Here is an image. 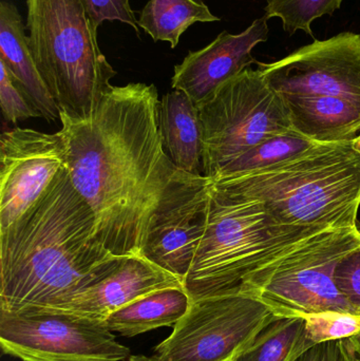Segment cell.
<instances>
[{
    "instance_id": "cell-14",
    "label": "cell",
    "mask_w": 360,
    "mask_h": 361,
    "mask_svg": "<svg viewBox=\"0 0 360 361\" xmlns=\"http://www.w3.org/2000/svg\"><path fill=\"white\" fill-rule=\"evenodd\" d=\"M268 38V19H256L242 33L223 31L209 46L190 51L175 67L173 90L183 91L197 106L206 101L230 78L257 63L252 51Z\"/></svg>"
},
{
    "instance_id": "cell-6",
    "label": "cell",
    "mask_w": 360,
    "mask_h": 361,
    "mask_svg": "<svg viewBox=\"0 0 360 361\" xmlns=\"http://www.w3.org/2000/svg\"><path fill=\"white\" fill-rule=\"evenodd\" d=\"M360 246V229H325L251 276L241 286L278 316L359 315L334 280L338 262Z\"/></svg>"
},
{
    "instance_id": "cell-7",
    "label": "cell",
    "mask_w": 360,
    "mask_h": 361,
    "mask_svg": "<svg viewBox=\"0 0 360 361\" xmlns=\"http://www.w3.org/2000/svg\"><path fill=\"white\" fill-rule=\"evenodd\" d=\"M202 127L203 173L222 167L264 140L292 130L289 108L261 70L247 68L198 105Z\"/></svg>"
},
{
    "instance_id": "cell-13",
    "label": "cell",
    "mask_w": 360,
    "mask_h": 361,
    "mask_svg": "<svg viewBox=\"0 0 360 361\" xmlns=\"http://www.w3.org/2000/svg\"><path fill=\"white\" fill-rule=\"evenodd\" d=\"M184 288L183 282L145 257H123L113 267L93 278L50 307L105 322L125 305L156 290Z\"/></svg>"
},
{
    "instance_id": "cell-24",
    "label": "cell",
    "mask_w": 360,
    "mask_h": 361,
    "mask_svg": "<svg viewBox=\"0 0 360 361\" xmlns=\"http://www.w3.org/2000/svg\"><path fill=\"white\" fill-rule=\"evenodd\" d=\"M0 107L6 122L16 124L25 118H42L4 63H0Z\"/></svg>"
},
{
    "instance_id": "cell-10",
    "label": "cell",
    "mask_w": 360,
    "mask_h": 361,
    "mask_svg": "<svg viewBox=\"0 0 360 361\" xmlns=\"http://www.w3.org/2000/svg\"><path fill=\"white\" fill-rule=\"evenodd\" d=\"M270 86L287 97H342L360 104V35L315 40L272 63H258Z\"/></svg>"
},
{
    "instance_id": "cell-1",
    "label": "cell",
    "mask_w": 360,
    "mask_h": 361,
    "mask_svg": "<svg viewBox=\"0 0 360 361\" xmlns=\"http://www.w3.org/2000/svg\"><path fill=\"white\" fill-rule=\"evenodd\" d=\"M154 85L112 86L86 118L59 114L67 169L114 256L143 257L152 216L177 171L159 129Z\"/></svg>"
},
{
    "instance_id": "cell-18",
    "label": "cell",
    "mask_w": 360,
    "mask_h": 361,
    "mask_svg": "<svg viewBox=\"0 0 360 361\" xmlns=\"http://www.w3.org/2000/svg\"><path fill=\"white\" fill-rule=\"evenodd\" d=\"M192 302L184 288L156 290L114 312L105 324L120 336H137L162 326H175L186 315Z\"/></svg>"
},
{
    "instance_id": "cell-20",
    "label": "cell",
    "mask_w": 360,
    "mask_h": 361,
    "mask_svg": "<svg viewBox=\"0 0 360 361\" xmlns=\"http://www.w3.org/2000/svg\"><path fill=\"white\" fill-rule=\"evenodd\" d=\"M313 345L306 318L277 316L232 361H295Z\"/></svg>"
},
{
    "instance_id": "cell-27",
    "label": "cell",
    "mask_w": 360,
    "mask_h": 361,
    "mask_svg": "<svg viewBox=\"0 0 360 361\" xmlns=\"http://www.w3.org/2000/svg\"><path fill=\"white\" fill-rule=\"evenodd\" d=\"M295 361H357L348 339L325 341L306 350Z\"/></svg>"
},
{
    "instance_id": "cell-3",
    "label": "cell",
    "mask_w": 360,
    "mask_h": 361,
    "mask_svg": "<svg viewBox=\"0 0 360 361\" xmlns=\"http://www.w3.org/2000/svg\"><path fill=\"white\" fill-rule=\"evenodd\" d=\"M211 185L228 195L261 202L283 224L357 227L360 154L352 142L323 144L261 173L213 179Z\"/></svg>"
},
{
    "instance_id": "cell-29",
    "label": "cell",
    "mask_w": 360,
    "mask_h": 361,
    "mask_svg": "<svg viewBox=\"0 0 360 361\" xmlns=\"http://www.w3.org/2000/svg\"><path fill=\"white\" fill-rule=\"evenodd\" d=\"M127 361H156L154 357H146L143 355L129 356Z\"/></svg>"
},
{
    "instance_id": "cell-28",
    "label": "cell",
    "mask_w": 360,
    "mask_h": 361,
    "mask_svg": "<svg viewBox=\"0 0 360 361\" xmlns=\"http://www.w3.org/2000/svg\"><path fill=\"white\" fill-rule=\"evenodd\" d=\"M357 361H360V333L348 339Z\"/></svg>"
},
{
    "instance_id": "cell-15",
    "label": "cell",
    "mask_w": 360,
    "mask_h": 361,
    "mask_svg": "<svg viewBox=\"0 0 360 361\" xmlns=\"http://www.w3.org/2000/svg\"><path fill=\"white\" fill-rule=\"evenodd\" d=\"M20 14L14 4L0 2V63L46 122L59 118V108L38 72L30 52Z\"/></svg>"
},
{
    "instance_id": "cell-21",
    "label": "cell",
    "mask_w": 360,
    "mask_h": 361,
    "mask_svg": "<svg viewBox=\"0 0 360 361\" xmlns=\"http://www.w3.org/2000/svg\"><path fill=\"white\" fill-rule=\"evenodd\" d=\"M323 144L316 143L308 137L292 130L264 140L244 154L222 167L213 179L242 177L261 173L283 163L299 158L316 149Z\"/></svg>"
},
{
    "instance_id": "cell-16",
    "label": "cell",
    "mask_w": 360,
    "mask_h": 361,
    "mask_svg": "<svg viewBox=\"0 0 360 361\" xmlns=\"http://www.w3.org/2000/svg\"><path fill=\"white\" fill-rule=\"evenodd\" d=\"M283 99L292 127L304 137L319 144L348 143L359 137L360 104L333 97Z\"/></svg>"
},
{
    "instance_id": "cell-5",
    "label": "cell",
    "mask_w": 360,
    "mask_h": 361,
    "mask_svg": "<svg viewBox=\"0 0 360 361\" xmlns=\"http://www.w3.org/2000/svg\"><path fill=\"white\" fill-rule=\"evenodd\" d=\"M27 44L59 108L72 118L92 114L116 75L97 44L82 0H27Z\"/></svg>"
},
{
    "instance_id": "cell-17",
    "label": "cell",
    "mask_w": 360,
    "mask_h": 361,
    "mask_svg": "<svg viewBox=\"0 0 360 361\" xmlns=\"http://www.w3.org/2000/svg\"><path fill=\"white\" fill-rule=\"evenodd\" d=\"M159 129L165 152L175 166L190 175L204 176L198 106L183 91L173 90L161 99Z\"/></svg>"
},
{
    "instance_id": "cell-22",
    "label": "cell",
    "mask_w": 360,
    "mask_h": 361,
    "mask_svg": "<svg viewBox=\"0 0 360 361\" xmlns=\"http://www.w3.org/2000/svg\"><path fill=\"white\" fill-rule=\"evenodd\" d=\"M342 2L344 0H268L264 16L268 20L274 17L281 19L283 29L291 35L302 30L313 37V21L325 15L331 16Z\"/></svg>"
},
{
    "instance_id": "cell-12",
    "label": "cell",
    "mask_w": 360,
    "mask_h": 361,
    "mask_svg": "<svg viewBox=\"0 0 360 361\" xmlns=\"http://www.w3.org/2000/svg\"><path fill=\"white\" fill-rule=\"evenodd\" d=\"M67 167L61 133L15 128L0 137V231L12 225Z\"/></svg>"
},
{
    "instance_id": "cell-4",
    "label": "cell",
    "mask_w": 360,
    "mask_h": 361,
    "mask_svg": "<svg viewBox=\"0 0 360 361\" xmlns=\"http://www.w3.org/2000/svg\"><path fill=\"white\" fill-rule=\"evenodd\" d=\"M325 229L333 228L283 224L261 202L228 195L211 182L204 235L184 288L192 301L239 293L256 271Z\"/></svg>"
},
{
    "instance_id": "cell-2",
    "label": "cell",
    "mask_w": 360,
    "mask_h": 361,
    "mask_svg": "<svg viewBox=\"0 0 360 361\" xmlns=\"http://www.w3.org/2000/svg\"><path fill=\"white\" fill-rule=\"evenodd\" d=\"M120 258L104 245L92 209L63 167L39 199L0 231V310L50 307Z\"/></svg>"
},
{
    "instance_id": "cell-26",
    "label": "cell",
    "mask_w": 360,
    "mask_h": 361,
    "mask_svg": "<svg viewBox=\"0 0 360 361\" xmlns=\"http://www.w3.org/2000/svg\"><path fill=\"white\" fill-rule=\"evenodd\" d=\"M87 13L97 27L104 21L118 20L130 25L139 34L137 19L130 6V0H82Z\"/></svg>"
},
{
    "instance_id": "cell-23",
    "label": "cell",
    "mask_w": 360,
    "mask_h": 361,
    "mask_svg": "<svg viewBox=\"0 0 360 361\" xmlns=\"http://www.w3.org/2000/svg\"><path fill=\"white\" fill-rule=\"evenodd\" d=\"M306 318L309 335L317 343L349 339L360 333V316L347 313H325Z\"/></svg>"
},
{
    "instance_id": "cell-30",
    "label": "cell",
    "mask_w": 360,
    "mask_h": 361,
    "mask_svg": "<svg viewBox=\"0 0 360 361\" xmlns=\"http://www.w3.org/2000/svg\"><path fill=\"white\" fill-rule=\"evenodd\" d=\"M352 147L353 149H354L355 152H357V154H360V135H359V137H356V139L353 140Z\"/></svg>"
},
{
    "instance_id": "cell-25",
    "label": "cell",
    "mask_w": 360,
    "mask_h": 361,
    "mask_svg": "<svg viewBox=\"0 0 360 361\" xmlns=\"http://www.w3.org/2000/svg\"><path fill=\"white\" fill-rule=\"evenodd\" d=\"M334 280L340 294L360 315V246L338 262Z\"/></svg>"
},
{
    "instance_id": "cell-11",
    "label": "cell",
    "mask_w": 360,
    "mask_h": 361,
    "mask_svg": "<svg viewBox=\"0 0 360 361\" xmlns=\"http://www.w3.org/2000/svg\"><path fill=\"white\" fill-rule=\"evenodd\" d=\"M211 182L177 169L148 229L143 257L183 284L204 235Z\"/></svg>"
},
{
    "instance_id": "cell-8",
    "label": "cell",
    "mask_w": 360,
    "mask_h": 361,
    "mask_svg": "<svg viewBox=\"0 0 360 361\" xmlns=\"http://www.w3.org/2000/svg\"><path fill=\"white\" fill-rule=\"evenodd\" d=\"M0 345L23 361H124L130 356L105 322L54 307L0 310Z\"/></svg>"
},
{
    "instance_id": "cell-19",
    "label": "cell",
    "mask_w": 360,
    "mask_h": 361,
    "mask_svg": "<svg viewBox=\"0 0 360 361\" xmlns=\"http://www.w3.org/2000/svg\"><path fill=\"white\" fill-rule=\"evenodd\" d=\"M202 0H149L137 19V25L154 42L179 44L182 34L197 23L219 21Z\"/></svg>"
},
{
    "instance_id": "cell-9",
    "label": "cell",
    "mask_w": 360,
    "mask_h": 361,
    "mask_svg": "<svg viewBox=\"0 0 360 361\" xmlns=\"http://www.w3.org/2000/svg\"><path fill=\"white\" fill-rule=\"evenodd\" d=\"M247 293L192 301L173 332L154 350L156 361H232L277 317Z\"/></svg>"
}]
</instances>
